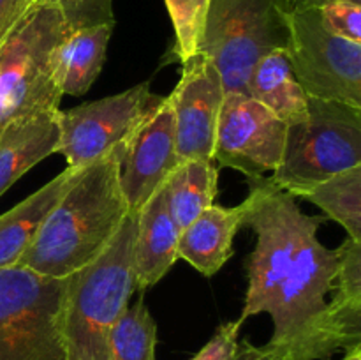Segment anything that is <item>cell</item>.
<instances>
[{
	"mask_svg": "<svg viewBox=\"0 0 361 360\" xmlns=\"http://www.w3.org/2000/svg\"><path fill=\"white\" fill-rule=\"evenodd\" d=\"M219 169L212 161L187 159L166 180L168 208L176 228L182 232L204 208L214 205L217 196Z\"/></svg>",
	"mask_w": 361,
	"mask_h": 360,
	"instance_id": "19",
	"label": "cell"
},
{
	"mask_svg": "<svg viewBox=\"0 0 361 360\" xmlns=\"http://www.w3.org/2000/svg\"><path fill=\"white\" fill-rule=\"evenodd\" d=\"M296 198L319 207L348 232V239L361 242V164L307 187Z\"/></svg>",
	"mask_w": 361,
	"mask_h": 360,
	"instance_id": "20",
	"label": "cell"
},
{
	"mask_svg": "<svg viewBox=\"0 0 361 360\" xmlns=\"http://www.w3.org/2000/svg\"><path fill=\"white\" fill-rule=\"evenodd\" d=\"M113 27L102 23L76 28L60 41L53 56V78L60 94L80 97L90 90L104 66Z\"/></svg>",
	"mask_w": 361,
	"mask_h": 360,
	"instance_id": "16",
	"label": "cell"
},
{
	"mask_svg": "<svg viewBox=\"0 0 361 360\" xmlns=\"http://www.w3.org/2000/svg\"><path fill=\"white\" fill-rule=\"evenodd\" d=\"M157 325L145 306L143 293L116 321L111 334V360H155Z\"/></svg>",
	"mask_w": 361,
	"mask_h": 360,
	"instance_id": "21",
	"label": "cell"
},
{
	"mask_svg": "<svg viewBox=\"0 0 361 360\" xmlns=\"http://www.w3.org/2000/svg\"><path fill=\"white\" fill-rule=\"evenodd\" d=\"M59 145L56 112L41 113L11 122L0 133V196L34 168L37 162L55 154Z\"/></svg>",
	"mask_w": 361,
	"mask_h": 360,
	"instance_id": "17",
	"label": "cell"
},
{
	"mask_svg": "<svg viewBox=\"0 0 361 360\" xmlns=\"http://www.w3.org/2000/svg\"><path fill=\"white\" fill-rule=\"evenodd\" d=\"M62 7L69 30L113 23V0H56Z\"/></svg>",
	"mask_w": 361,
	"mask_h": 360,
	"instance_id": "24",
	"label": "cell"
},
{
	"mask_svg": "<svg viewBox=\"0 0 361 360\" xmlns=\"http://www.w3.org/2000/svg\"><path fill=\"white\" fill-rule=\"evenodd\" d=\"M242 323L238 320L228 321L217 327L210 341L190 360H233L238 348V334Z\"/></svg>",
	"mask_w": 361,
	"mask_h": 360,
	"instance_id": "25",
	"label": "cell"
},
{
	"mask_svg": "<svg viewBox=\"0 0 361 360\" xmlns=\"http://www.w3.org/2000/svg\"><path fill=\"white\" fill-rule=\"evenodd\" d=\"M286 7L288 11H295V9H319L321 6L324 4L335 2V0H284ZM349 2H356L361 4V0H349Z\"/></svg>",
	"mask_w": 361,
	"mask_h": 360,
	"instance_id": "28",
	"label": "cell"
},
{
	"mask_svg": "<svg viewBox=\"0 0 361 360\" xmlns=\"http://www.w3.org/2000/svg\"><path fill=\"white\" fill-rule=\"evenodd\" d=\"M317 13L331 34L361 44V4L335 0L321 6Z\"/></svg>",
	"mask_w": 361,
	"mask_h": 360,
	"instance_id": "23",
	"label": "cell"
},
{
	"mask_svg": "<svg viewBox=\"0 0 361 360\" xmlns=\"http://www.w3.org/2000/svg\"><path fill=\"white\" fill-rule=\"evenodd\" d=\"M178 236L180 229L169 214L166 187L162 186L136 212L133 275L137 293L157 284L175 265Z\"/></svg>",
	"mask_w": 361,
	"mask_h": 360,
	"instance_id": "13",
	"label": "cell"
},
{
	"mask_svg": "<svg viewBox=\"0 0 361 360\" xmlns=\"http://www.w3.org/2000/svg\"><path fill=\"white\" fill-rule=\"evenodd\" d=\"M118 182L129 212H137L182 162L176 152L175 120L169 97L141 120L116 147Z\"/></svg>",
	"mask_w": 361,
	"mask_h": 360,
	"instance_id": "11",
	"label": "cell"
},
{
	"mask_svg": "<svg viewBox=\"0 0 361 360\" xmlns=\"http://www.w3.org/2000/svg\"><path fill=\"white\" fill-rule=\"evenodd\" d=\"M361 164V106L310 97L302 119L288 124L281 162L270 180L296 198Z\"/></svg>",
	"mask_w": 361,
	"mask_h": 360,
	"instance_id": "5",
	"label": "cell"
},
{
	"mask_svg": "<svg viewBox=\"0 0 361 360\" xmlns=\"http://www.w3.org/2000/svg\"><path fill=\"white\" fill-rule=\"evenodd\" d=\"M286 56L307 95L361 106V44L331 34L317 9L286 13Z\"/></svg>",
	"mask_w": 361,
	"mask_h": 360,
	"instance_id": "8",
	"label": "cell"
},
{
	"mask_svg": "<svg viewBox=\"0 0 361 360\" xmlns=\"http://www.w3.org/2000/svg\"><path fill=\"white\" fill-rule=\"evenodd\" d=\"M171 18L175 42L166 62L183 64L201 52L210 0H164Z\"/></svg>",
	"mask_w": 361,
	"mask_h": 360,
	"instance_id": "22",
	"label": "cell"
},
{
	"mask_svg": "<svg viewBox=\"0 0 361 360\" xmlns=\"http://www.w3.org/2000/svg\"><path fill=\"white\" fill-rule=\"evenodd\" d=\"M243 226L254 229L249 284L238 321L268 313L274 335L267 342L281 360H330L345 352L328 321L326 295L335 288L338 251L317 239L326 217L307 215L296 198L270 176L249 179Z\"/></svg>",
	"mask_w": 361,
	"mask_h": 360,
	"instance_id": "1",
	"label": "cell"
},
{
	"mask_svg": "<svg viewBox=\"0 0 361 360\" xmlns=\"http://www.w3.org/2000/svg\"><path fill=\"white\" fill-rule=\"evenodd\" d=\"M245 95L267 106L286 124L305 115L309 99L289 66L286 49L268 53L254 66L247 80Z\"/></svg>",
	"mask_w": 361,
	"mask_h": 360,
	"instance_id": "18",
	"label": "cell"
},
{
	"mask_svg": "<svg viewBox=\"0 0 361 360\" xmlns=\"http://www.w3.org/2000/svg\"><path fill=\"white\" fill-rule=\"evenodd\" d=\"M67 277L0 268V360H66L62 304Z\"/></svg>",
	"mask_w": 361,
	"mask_h": 360,
	"instance_id": "7",
	"label": "cell"
},
{
	"mask_svg": "<svg viewBox=\"0 0 361 360\" xmlns=\"http://www.w3.org/2000/svg\"><path fill=\"white\" fill-rule=\"evenodd\" d=\"M284 0H210L201 53L217 67L226 94H245L254 66L286 49Z\"/></svg>",
	"mask_w": 361,
	"mask_h": 360,
	"instance_id": "6",
	"label": "cell"
},
{
	"mask_svg": "<svg viewBox=\"0 0 361 360\" xmlns=\"http://www.w3.org/2000/svg\"><path fill=\"white\" fill-rule=\"evenodd\" d=\"M288 124L245 94H226L215 129L214 159L247 179L264 176L279 166Z\"/></svg>",
	"mask_w": 361,
	"mask_h": 360,
	"instance_id": "10",
	"label": "cell"
},
{
	"mask_svg": "<svg viewBox=\"0 0 361 360\" xmlns=\"http://www.w3.org/2000/svg\"><path fill=\"white\" fill-rule=\"evenodd\" d=\"M162 101L152 94L150 83L136 85L120 94L85 102L73 109H59V145L67 168H85L111 154L137 124Z\"/></svg>",
	"mask_w": 361,
	"mask_h": 360,
	"instance_id": "9",
	"label": "cell"
},
{
	"mask_svg": "<svg viewBox=\"0 0 361 360\" xmlns=\"http://www.w3.org/2000/svg\"><path fill=\"white\" fill-rule=\"evenodd\" d=\"M243 217L245 201L233 208L219 205L204 208L180 232L176 254L197 272L212 277L233 256V240L238 229L243 228Z\"/></svg>",
	"mask_w": 361,
	"mask_h": 360,
	"instance_id": "14",
	"label": "cell"
},
{
	"mask_svg": "<svg viewBox=\"0 0 361 360\" xmlns=\"http://www.w3.org/2000/svg\"><path fill=\"white\" fill-rule=\"evenodd\" d=\"M136 212H130L109 246L67 277L62 304L66 360H111V334L133 293Z\"/></svg>",
	"mask_w": 361,
	"mask_h": 360,
	"instance_id": "3",
	"label": "cell"
},
{
	"mask_svg": "<svg viewBox=\"0 0 361 360\" xmlns=\"http://www.w3.org/2000/svg\"><path fill=\"white\" fill-rule=\"evenodd\" d=\"M233 360H281L267 346H256L249 341L238 342Z\"/></svg>",
	"mask_w": 361,
	"mask_h": 360,
	"instance_id": "27",
	"label": "cell"
},
{
	"mask_svg": "<svg viewBox=\"0 0 361 360\" xmlns=\"http://www.w3.org/2000/svg\"><path fill=\"white\" fill-rule=\"evenodd\" d=\"M224 95L221 74L204 53H196L182 64V78L168 95L175 120L176 152L182 161H214L215 129Z\"/></svg>",
	"mask_w": 361,
	"mask_h": 360,
	"instance_id": "12",
	"label": "cell"
},
{
	"mask_svg": "<svg viewBox=\"0 0 361 360\" xmlns=\"http://www.w3.org/2000/svg\"><path fill=\"white\" fill-rule=\"evenodd\" d=\"M83 168H66L46 186L0 215V268L16 267L39 228Z\"/></svg>",
	"mask_w": 361,
	"mask_h": 360,
	"instance_id": "15",
	"label": "cell"
},
{
	"mask_svg": "<svg viewBox=\"0 0 361 360\" xmlns=\"http://www.w3.org/2000/svg\"><path fill=\"white\" fill-rule=\"evenodd\" d=\"M69 34L56 0H34L0 42V133L16 120L60 109L56 46Z\"/></svg>",
	"mask_w": 361,
	"mask_h": 360,
	"instance_id": "4",
	"label": "cell"
},
{
	"mask_svg": "<svg viewBox=\"0 0 361 360\" xmlns=\"http://www.w3.org/2000/svg\"><path fill=\"white\" fill-rule=\"evenodd\" d=\"M34 0H0V42L18 23Z\"/></svg>",
	"mask_w": 361,
	"mask_h": 360,
	"instance_id": "26",
	"label": "cell"
},
{
	"mask_svg": "<svg viewBox=\"0 0 361 360\" xmlns=\"http://www.w3.org/2000/svg\"><path fill=\"white\" fill-rule=\"evenodd\" d=\"M129 214L115 148L81 169L16 265L46 277H69L109 246Z\"/></svg>",
	"mask_w": 361,
	"mask_h": 360,
	"instance_id": "2",
	"label": "cell"
},
{
	"mask_svg": "<svg viewBox=\"0 0 361 360\" xmlns=\"http://www.w3.org/2000/svg\"><path fill=\"white\" fill-rule=\"evenodd\" d=\"M342 360H361V348H355L351 352H345V356Z\"/></svg>",
	"mask_w": 361,
	"mask_h": 360,
	"instance_id": "29",
	"label": "cell"
}]
</instances>
